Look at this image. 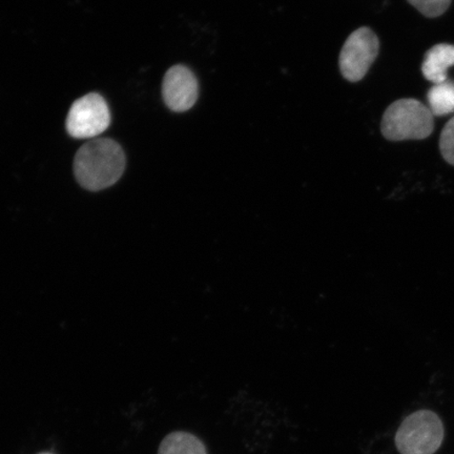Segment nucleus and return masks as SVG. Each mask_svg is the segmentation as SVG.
<instances>
[{
    "label": "nucleus",
    "instance_id": "obj_2",
    "mask_svg": "<svg viewBox=\"0 0 454 454\" xmlns=\"http://www.w3.org/2000/svg\"><path fill=\"white\" fill-rule=\"evenodd\" d=\"M434 129V116L429 107L412 98L399 99L385 111L381 132L389 141L423 140Z\"/></svg>",
    "mask_w": 454,
    "mask_h": 454
},
{
    "label": "nucleus",
    "instance_id": "obj_12",
    "mask_svg": "<svg viewBox=\"0 0 454 454\" xmlns=\"http://www.w3.org/2000/svg\"><path fill=\"white\" fill-rule=\"evenodd\" d=\"M39 454H54V453H51V452H43V453H39Z\"/></svg>",
    "mask_w": 454,
    "mask_h": 454
},
{
    "label": "nucleus",
    "instance_id": "obj_10",
    "mask_svg": "<svg viewBox=\"0 0 454 454\" xmlns=\"http://www.w3.org/2000/svg\"><path fill=\"white\" fill-rule=\"evenodd\" d=\"M419 13L428 19H436L450 9L452 0H407Z\"/></svg>",
    "mask_w": 454,
    "mask_h": 454
},
{
    "label": "nucleus",
    "instance_id": "obj_7",
    "mask_svg": "<svg viewBox=\"0 0 454 454\" xmlns=\"http://www.w3.org/2000/svg\"><path fill=\"white\" fill-rule=\"evenodd\" d=\"M454 66V45L439 43L424 56L422 73L428 82L439 84L447 81V71Z\"/></svg>",
    "mask_w": 454,
    "mask_h": 454
},
{
    "label": "nucleus",
    "instance_id": "obj_6",
    "mask_svg": "<svg viewBox=\"0 0 454 454\" xmlns=\"http://www.w3.org/2000/svg\"><path fill=\"white\" fill-rule=\"evenodd\" d=\"M198 95L195 74L185 66L170 67L162 83V98L168 109L177 113L189 111L195 106Z\"/></svg>",
    "mask_w": 454,
    "mask_h": 454
},
{
    "label": "nucleus",
    "instance_id": "obj_11",
    "mask_svg": "<svg viewBox=\"0 0 454 454\" xmlns=\"http://www.w3.org/2000/svg\"><path fill=\"white\" fill-rule=\"evenodd\" d=\"M440 151L444 160L454 167V117L446 123L442 130Z\"/></svg>",
    "mask_w": 454,
    "mask_h": 454
},
{
    "label": "nucleus",
    "instance_id": "obj_5",
    "mask_svg": "<svg viewBox=\"0 0 454 454\" xmlns=\"http://www.w3.org/2000/svg\"><path fill=\"white\" fill-rule=\"evenodd\" d=\"M111 123L109 106L100 95L90 93L74 102L67 118V130L74 138H94Z\"/></svg>",
    "mask_w": 454,
    "mask_h": 454
},
{
    "label": "nucleus",
    "instance_id": "obj_8",
    "mask_svg": "<svg viewBox=\"0 0 454 454\" xmlns=\"http://www.w3.org/2000/svg\"><path fill=\"white\" fill-rule=\"evenodd\" d=\"M158 454H207L203 442L184 431L169 434L159 446Z\"/></svg>",
    "mask_w": 454,
    "mask_h": 454
},
{
    "label": "nucleus",
    "instance_id": "obj_3",
    "mask_svg": "<svg viewBox=\"0 0 454 454\" xmlns=\"http://www.w3.org/2000/svg\"><path fill=\"white\" fill-rule=\"evenodd\" d=\"M445 438L444 425L438 414L419 411L408 416L395 434L396 450L401 454H434Z\"/></svg>",
    "mask_w": 454,
    "mask_h": 454
},
{
    "label": "nucleus",
    "instance_id": "obj_1",
    "mask_svg": "<svg viewBox=\"0 0 454 454\" xmlns=\"http://www.w3.org/2000/svg\"><path fill=\"white\" fill-rule=\"evenodd\" d=\"M126 169V155L117 142L94 139L83 145L74 160V174L83 189L98 192L117 183Z\"/></svg>",
    "mask_w": 454,
    "mask_h": 454
},
{
    "label": "nucleus",
    "instance_id": "obj_9",
    "mask_svg": "<svg viewBox=\"0 0 454 454\" xmlns=\"http://www.w3.org/2000/svg\"><path fill=\"white\" fill-rule=\"evenodd\" d=\"M429 110L434 116L442 117L454 113V82L447 81L434 84L427 93Z\"/></svg>",
    "mask_w": 454,
    "mask_h": 454
},
{
    "label": "nucleus",
    "instance_id": "obj_4",
    "mask_svg": "<svg viewBox=\"0 0 454 454\" xmlns=\"http://www.w3.org/2000/svg\"><path fill=\"white\" fill-rule=\"evenodd\" d=\"M380 52V41L372 28L362 27L351 33L339 57L340 71L349 82L366 76Z\"/></svg>",
    "mask_w": 454,
    "mask_h": 454
}]
</instances>
